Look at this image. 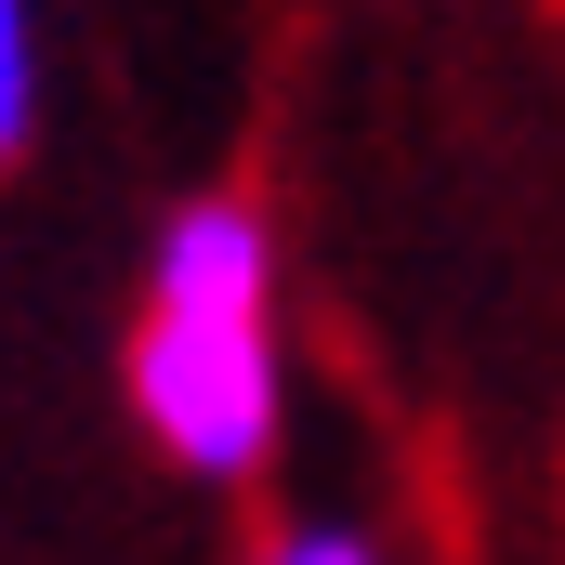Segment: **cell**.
Masks as SVG:
<instances>
[{
	"label": "cell",
	"mask_w": 565,
	"mask_h": 565,
	"mask_svg": "<svg viewBox=\"0 0 565 565\" xmlns=\"http://www.w3.org/2000/svg\"><path fill=\"white\" fill-rule=\"evenodd\" d=\"M264 565H395L369 526H342V513H316V526H277L264 540Z\"/></svg>",
	"instance_id": "obj_3"
},
{
	"label": "cell",
	"mask_w": 565,
	"mask_h": 565,
	"mask_svg": "<svg viewBox=\"0 0 565 565\" xmlns=\"http://www.w3.org/2000/svg\"><path fill=\"white\" fill-rule=\"evenodd\" d=\"M40 132V0H0V158Z\"/></svg>",
	"instance_id": "obj_2"
},
{
	"label": "cell",
	"mask_w": 565,
	"mask_h": 565,
	"mask_svg": "<svg viewBox=\"0 0 565 565\" xmlns=\"http://www.w3.org/2000/svg\"><path fill=\"white\" fill-rule=\"evenodd\" d=\"M132 422L171 473L198 487H250L289 434V316H277V224L264 198L211 184L158 224L132 302Z\"/></svg>",
	"instance_id": "obj_1"
}]
</instances>
